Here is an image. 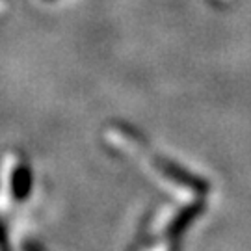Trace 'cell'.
Returning <instances> with one entry per match:
<instances>
[{"label": "cell", "instance_id": "cell-1", "mask_svg": "<svg viewBox=\"0 0 251 251\" xmlns=\"http://www.w3.org/2000/svg\"><path fill=\"white\" fill-rule=\"evenodd\" d=\"M158 238H160V236H158ZM145 251H171V242L166 240V238H160L158 242L151 244Z\"/></svg>", "mask_w": 251, "mask_h": 251}]
</instances>
